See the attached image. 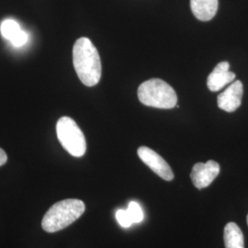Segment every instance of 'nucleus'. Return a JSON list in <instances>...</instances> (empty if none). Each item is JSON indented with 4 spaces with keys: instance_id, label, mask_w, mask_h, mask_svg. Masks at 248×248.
Instances as JSON below:
<instances>
[{
    "instance_id": "obj_1",
    "label": "nucleus",
    "mask_w": 248,
    "mask_h": 248,
    "mask_svg": "<svg viewBox=\"0 0 248 248\" xmlns=\"http://www.w3.org/2000/svg\"><path fill=\"white\" fill-rule=\"evenodd\" d=\"M73 62L80 81L87 87H94L101 78V61L98 50L85 37L79 38L73 48Z\"/></svg>"
},
{
    "instance_id": "obj_2",
    "label": "nucleus",
    "mask_w": 248,
    "mask_h": 248,
    "mask_svg": "<svg viewBox=\"0 0 248 248\" xmlns=\"http://www.w3.org/2000/svg\"><path fill=\"white\" fill-rule=\"evenodd\" d=\"M85 210V203L80 200L67 199L61 201L53 204L45 213L42 227L47 232L62 230L76 222Z\"/></svg>"
},
{
    "instance_id": "obj_3",
    "label": "nucleus",
    "mask_w": 248,
    "mask_h": 248,
    "mask_svg": "<svg viewBox=\"0 0 248 248\" xmlns=\"http://www.w3.org/2000/svg\"><path fill=\"white\" fill-rule=\"evenodd\" d=\"M138 98L143 105L157 108H172L177 103L175 90L159 78H152L141 84L138 89Z\"/></svg>"
},
{
    "instance_id": "obj_4",
    "label": "nucleus",
    "mask_w": 248,
    "mask_h": 248,
    "mask_svg": "<svg viewBox=\"0 0 248 248\" xmlns=\"http://www.w3.org/2000/svg\"><path fill=\"white\" fill-rule=\"evenodd\" d=\"M56 133L62 147L75 157H81L87 151L83 132L70 117H62L56 124Z\"/></svg>"
},
{
    "instance_id": "obj_5",
    "label": "nucleus",
    "mask_w": 248,
    "mask_h": 248,
    "mask_svg": "<svg viewBox=\"0 0 248 248\" xmlns=\"http://www.w3.org/2000/svg\"><path fill=\"white\" fill-rule=\"evenodd\" d=\"M137 153L140 159L161 178L165 179L166 181L173 180L174 173L172 169L167 161L160 156L157 153L146 146H141Z\"/></svg>"
},
{
    "instance_id": "obj_6",
    "label": "nucleus",
    "mask_w": 248,
    "mask_h": 248,
    "mask_svg": "<svg viewBox=\"0 0 248 248\" xmlns=\"http://www.w3.org/2000/svg\"><path fill=\"white\" fill-rule=\"evenodd\" d=\"M219 173L220 165L213 160H210L207 163H197L192 169L190 177L193 185L199 189H202L210 186Z\"/></svg>"
},
{
    "instance_id": "obj_7",
    "label": "nucleus",
    "mask_w": 248,
    "mask_h": 248,
    "mask_svg": "<svg viewBox=\"0 0 248 248\" xmlns=\"http://www.w3.org/2000/svg\"><path fill=\"white\" fill-rule=\"evenodd\" d=\"M243 94H244L243 83L239 80L234 81L218 96V99H217L218 107L226 112L235 111L241 106Z\"/></svg>"
},
{
    "instance_id": "obj_8",
    "label": "nucleus",
    "mask_w": 248,
    "mask_h": 248,
    "mask_svg": "<svg viewBox=\"0 0 248 248\" xmlns=\"http://www.w3.org/2000/svg\"><path fill=\"white\" fill-rule=\"evenodd\" d=\"M230 63L228 62H219L213 71L209 75L207 80L208 89L212 92H216L223 89L235 79V74L231 72Z\"/></svg>"
},
{
    "instance_id": "obj_9",
    "label": "nucleus",
    "mask_w": 248,
    "mask_h": 248,
    "mask_svg": "<svg viewBox=\"0 0 248 248\" xmlns=\"http://www.w3.org/2000/svg\"><path fill=\"white\" fill-rule=\"evenodd\" d=\"M0 31L3 37L15 47H21L26 44L29 36L14 19H6L0 25Z\"/></svg>"
},
{
    "instance_id": "obj_10",
    "label": "nucleus",
    "mask_w": 248,
    "mask_h": 248,
    "mask_svg": "<svg viewBox=\"0 0 248 248\" xmlns=\"http://www.w3.org/2000/svg\"><path fill=\"white\" fill-rule=\"evenodd\" d=\"M190 8L199 20L209 21L217 13L218 0H190Z\"/></svg>"
},
{
    "instance_id": "obj_11",
    "label": "nucleus",
    "mask_w": 248,
    "mask_h": 248,
    "mask_svg": "<svg viewBox=\"0 0 248 248\" xmlns=\"http://www.w3.org/2000/svg\"><path fill=\"white\" fill-rule=\"evenodd\" d=\"M223 239L225 248H245V240L239 226L234 222H229L224 228Z\"/></svg>"
},
{
    "instance_id": "obj_12",
    "label": "nucleus",
    "mask_w": 248,
    "mask_h": 248,
    "mask_svg": "<svg viewBox=\"0 0 248 248\" xmlns=\"http://www.w3.org/2000/svg\"><path fill=\"white\" fill-rule=\"evenodd\" d=\"M127 212L129 213L133 223H138L142 222L143 219V213H142V208L137 202H132L129 204V207L127 209Z\"/></svg>"
},
{
    "instance_id": "obj_13",
    "label": "nucleus",
    "mask_w": 248,
    "mask_h": 248,
    "mask_svg": "<svg viewBox=\"0 0 248 248\" xmlns=\"http://www.w3.org/2000/svg\"><path fill=\"white\" fill-rule=\"evenodd\" d=\"M116 219L118 222L121 224V226H123L124 228L130 227L133 222L129 215V213L127 212V210H119L116 213Z\"/></svg>"
},
{
    "instance_id": "obj_14",
    "label": "nucleus",
    "mask_w": 248,
    "mask_h": 248,
    "mask_svg": "<svg viewBox=\"0 0 248 248\" xmlns=\"http://www.w3.org/2000/svg\"><path fill=\"white\" fill-rule=\"evenodd\" d=\"M8 161V155L5 153V151L0 148V167L3 166L4 164H6Z\"/></svg>"
},
{
    "instance_id": "obj_15",
    "label": "nucleus",
    "mask_w": 248,
    "mask_h": 248,
    "mask_svg": "<svg viewBox=\"0 0 248 248\" xmlns=\"http://www.w3.org/2000/svg\"></svg>"
}]
</instances>
